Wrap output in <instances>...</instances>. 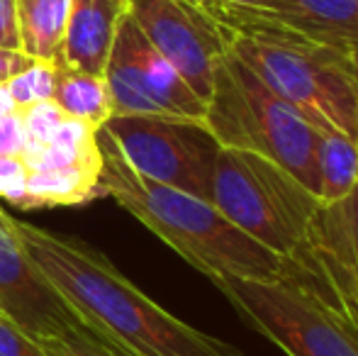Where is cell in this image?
Instances as JSON below:
<instances>
[{
  "instance_id": "cell-24",
  "label": "cell",
  "mask_w": 358,
  "mask_h": 356,
  "mask_svg": "<svg viewBox=\"0 0 358 356\" xmlns=\"http://www.w3.org/2000/svg\"><path fill=\"white\" fill-rule=\"evenodd\" d=\"M44 349L49 356H115L100 344L90 342L88 337H59V339H44Z\"/></svg>"
},
{
  "instance_id": "cell-6",
  "label": "cell",
  "mask_w": 358,
  "mask_h": 356,
  "mask_svg": "<svg viewBox=\"0 0 358 356\" xmlns=\"http://www.w3.org/2000/svg\"><path fill=\"white\" fill-rule=\"evenodd\" d=\"M217 288L234 310L287 356H358V337L290 278H224Z\"/></svg>"
},
{
  "instance_id": "cell-8",
  "label": "cell",
  "mask_w": 358,
  "mask_h": 356,
  "mask_svg": "<svg viewBox=\"0 0 358 356\" xmlns=\"http://www.w3.org/2000/svg\"><path fill=\"white\" fill-rule=\"evenodd\" d=\"M283 276L358 337V185L346 200L317 210L300 247L285 257Z\"/></svg>"
},
{
  "instance_id": "cell-9",
  "label": "cell",
  "mask_w": 358,
  "mask_h": 356,
  "mask_svg": "<svg viewBox=\"0 0 358 356\" xmlns=\"http://www.w3.org/2000/svg\"><path fill=\"white\" fill-rule=\"evenodd\" d=\"M103 76L113 100V115L205 120L208 113V103L151 47L129 13L117 27Z\"/></svg>"
},
{
  "instance_id": "cell-16",
  "label": "cell",
  "mask_w": 358,
  "mask_h": 356,
  "mask_svg": "<svg viewBox=\"0 0 358 356\" xmlns=\"http://www.w3.org/2000/svg\"><path fill=\"white\" fill-rule=\"evenodd\" d=\"M317 198L322 205L346 200L358 185V142L341 132L322 129L317 142Z\"/></svg>"
},
{
  "instance_id": "cell-19",
  "label": "cell",
  "mask_w": 358,
  "mask_h": 356,
  "mask_svg": "<svg viewBox=\"0 0 358 356\" xmlns=\"http://www.w3.org/2000/svg\"><path fill=\"white\" fill-rule=\"evenodd\" d=\"M54 78H57V62H39L32 59L27 69L10 78L8 86L13 95L17 110L27 108V105L42 103V100H52L54 95Z\"/></svg>"
},
{
  "instance_id": "cell-28",
  "label": "cell",
  "mask_w": 358,
  "mask_h": 356,
  "mask_svg": "<svg viewBox=\"0 0 358 356\" xmlns=\"http://www.w3.org/2000/svg\"><path fill=\"white\" fill-rule=\"evenodd\" d=\"M346 62H349L351 73H354V78L358 81V42L346 47Z\"/></svg>"
},
{
  "instance_id": "cell-4",
  "label": "cell",
  "mask_w": 358,
  "mask_h": 356,
  "mask_svg": "<svg viewBox=\"0 0 358 356\" xmlns=\"http://www.w3.org/2000/svg\"><path fill=\"white\" fill-rule=\"evenodd\" d=\"M205 124L220 147L261 154L317 195V142L322 129L273 93L229 49L217 66Z\"/></svg>"
},
{
  "instance_id": "cell-25",
  "label": "cell",
  "mask_w": 358,
  "mask_h": 356,
  "mask_svg": "<svg viewBox=\"0 0 358 356\" xmlns=\"http://www.w3.org/2000/svg\"><path fill=\"white\" fill-rule=\"evenodd\" d=\"M0 47L20 49L17 0H0Z\"/></svg>"
},
{
  "instance_id": "cell-17",
  "label": "cell",
  "mask_w": 358,
  "mask_h": 356,
  "mask_svg": "<svg viewBox=\"0 0 358 356\" xmlns=\"http://www.w3.org/2000/svg\"><path fill=\"white\" fill-rule=\"evenodd\" d=\"M52 100L66 115L85 122L105 124L113 118V100L105 83V76L76 71L66 64L57 62V78H54V95Z\"/></svg>"
},
{
  "instance_id": "cell-13",
  "label": "cell",
  "mask_w": 358,
  "mask_h": 356,
  "mask_svg": "<svg viewBox=\"0 0 358 356\" xmlns=\"http://www.w3.org/2000/svg\"><path fill=\"white\" fill-rule=\"evenodd\" d=\"M241 10L334 47H349L358 42V0H256L254 5H244Z\"/></svg>"
},
{
  "instance_id": "cell-21",
  "label": "cell",
  "mask_w": 358,
  "mask_h": 356,
  "mask_svg": "<svg viewBox=\"0 0 358 356\" xmlns=\"http://www.w3.org/2000/svg\"><path fill=\"white\" fill-rule=\"evenodd\" d=\"M0 356H49L44 344L0 310Z\"/></svg>"
},
{
  "instance_id": "cell-3",
  "label": "cell",
  "mask_w": 358,
  "mask_h": 356,
  "mask_svg": "<svg viewBox=\"0 0 358 356\" xmlns=\"http://www.w3.org/2000/svg\"><path fill=\"white\" fill-rule=\"evenodd\" d=\"M227 49L315 127L358 142V81L346 47L317 42L241 8H210Z\"/></svg>"
},
{
  "instance_id": "cell-27",
  "label": "cell",
  "mask_w": 358,
  "mask_h": 356,
  "mask_svg": "<svg viewBox=\"0 0 358 356\" xmlns=\"http://www.w3.org/2000/svg\"><path fill=\"white\" fill-rule=\"evenodd\" d=\"M10 113H17V105H15L13 95L5 83H0V115H10Z\"/></svg>"
},
{
  "instance_id": "cell-22",
  "label": "cell",
  "mask_w": 358,
  "mask_h": 356,
  "mask_svg": "<svg viewBox=\"0 0 358 356\" xmlns=\"http://www.w3.org/2000/svg\"><path fill=\"white\" fill-rule=\"evenodd\" d=\"M24 183H27V166L22 157L0 154V203L8 200V203L22 205Z\"/></svg>"
},
{
  "instance_id": "cell-30",
  "label": "cell",
  "mask_w": 358,
  "mask_h": 356,
  "mask_svg": "<svg viewBox=\"0 0 358 356\" xmlns=\"http://www.w3.org/2000/svg\"><path fill=\"white\" fill-rule=\"evenodd\" d=\"M190 3H195V5H200V8H203V0H190Z\"/></svg>"
},
{
  "instance_id": "cell-7",
  "label": "cell",
  "mask_w": 358,
  "mask_h": 356,
  "mask_svg": "<svg viewBox=\"0 0 358 356\" xmlns=\"http://www.w3.org/2000/svg\"><path fill=\"white\" fill-rule=\"evenodd\" d=\"M139 176L210 200L220 142L205 120L173 115H113L103 124Z\"/></svg>"
},
{
  "instance_id": "cell-11",
  "label": "cell",
  "mask_w": 358,
  "mask_h": 356,
  "mask_svg": "<svg viewBox=\"0 0 358 356\" xmlns=\"http://www.w3.org/2000/svg\"><path fill=\"white\" fill-rule=\"evenodd\" d=\"M129 17L208 103L217 66L227 57V37L213 15L190 0H129Z\"/></svg>"
},
{
  "instance_id": "cell-1",
  "label": "cell",
  "mask_w": 358,
  "mask_h": 356,
  "mask_svg": "<svg viewBox=\"0 0 358 356\" xmlns=\"http://www.w3.org/2000/svg\"><path fill=\"white\" fill-rule=\"evenodd\" d=\"M15 229L32 262L117 356H244L164 310L78 239L20 220Z\"/></svg>"
},
{
  "instance_id": "cell-20",
  "label": "cell",
  "mask_w": 358,
  "mask_h": 356,
  "mask_svg": "<svg viewBox=\"0 0 358 356\" xmlns=\"http://www.w3.org/2000/svg\"><path fill=\"white\" fill-rule=\"evenodd\" d=\"M17 113L29 142H44L54 132V127L66 118V113L54 100H42V103L27 105V108L17 110Z\"/></svg>"
},
{
  "instance_id": "cell-15",
  "label": "cell",
  "mask_w": 358,
  "mask_h": 356,
  "mask_svg": "<svg viewBox=\"0 0 358 356\" xmlns=\"http://www.w3.org/2000/svg\"><path fill=\"white\" fill-rule=\"evenodd\" d=\"M71 0H17L20 49L29 59L57 62L69 24Z\"/></svg>"
},
{
  "instance_id": "cell-2",
  "label": "cell",
  "mask_w": 358,
  "mask_h": 356,
  "mask_svg": "<svg viewBox=\"0 0 358 356\" xmlns=\"http://www.w3.org/2000/svg\"><path fill=\"white\" fill-rule=\"evenodd\" d=\"M95 139L103 154V195L117 200L120 208L134 215L146 229L164 239L213 283L224 278H283L285 259L241 232L210 200L139 176L124 162L120 147L103 124L95 132Z\"/></svg>"
},
{
  "instance_id": "cell-29",
  "label": "cell",
  "mask_w": 358,
  "mask_h": 356,
  "mask_svg": "<svg viewBox=\"0 0 358 356\" xmlns=\"http://www.w3.org/2000/svg\"><path fill=\"white\" fill-rule=\"evenodd\" d=\"M256 0H203V8H217V5H234V8H244V5H254Z\"/></svg>"
},
{
  "instance_id": "cell-18",
  "label": "cell",
  "mask_w": 358,
  "mask_h": 356,
  "mask_svg": "<svg viewBox=\"0 0 358 356\" xmlns=\"http://www.w3.org/2000/svg\"><path fill=\"white\" fill-rule=\"evenodd\" d=\"M98 139H90L85 144H59V142H27L22 152V162L27 171H52L80 164L85 159H93L98 154Z\"/></svg>"
},
{
  "instance_id": "cell-5",
  "label": "cell",
  "mask_w": 358,
  "mask_h": 356,
  "mask_svg": "<svg viewBox=\"0 0 358 356\" xmlns=\"http://www.w3.org/2000/svg\"><path fill=\"white\" fill-rule=\"evenodd\" d=\"M210 203L278 257L300 247L320 198L292 178L283 166L256 152L222 147L215 162Z\"/></svg>"
},
{
  "instance_id": "cell-23",
  "label": "cell",
  "mask_w": 358,
  "mask_h": 356,
  "mask_svg": "<svg viewBox=\"0 0 358 356\" xmlns=\"http://www.w3.org/2000/svg\"><path fill=\"white\" fill-rule=\"evenodd\" d=\"M27 132L24 124L20 120V113L0 115V154L5 157H22V152L27 149Z\"/></svg>"
},
{
  "instance_id": "cell-14",
  "label": "cell",
  "mask_w": 358,
  "mask_h": 356,
  "mask_svg": "<svg viewBox=\"0 0 358 356\" xmlns=\"http://www.w3.org/2000/svg\"><path fill=\"white\" fill-rule=\"evenodd\" d=\"M100 169H103V154L98 152L93 159H85L73 166L27 171L24 198L20 208H71L88 203L103 195Z\"/></svg>"
},
{
  "instance_id": "cell-10",
  "label": "cell",
  "mask_w": 358,
  "mask_h": 356,
  "mask_svg": "<svg viewBox=\"0 0 358 356\" xmlns=\"http://www.w3.org/2000/svg\"><path fill=\"white\" fill-rule=\"evenodd\" d=\"M0 310L39 342L59 337H88L90 342L115 354L32 262L15 229V218L5 213L3 205H0Z\"/></svg>"
},
{
  "instance_id": "cell-12",
  "label": "cell",
  "mask_w": 358,
  "mask_h": 356,
  "mask_svg": "<svg viewBox=\"0 0 358 356\" xmlns=\"http://www.w3.org/2000/svg\"><path fill=\"white\" fill-rule=\"evenodd\" d=\"M129 0H71L69 24L57 62L76 71L103 76Z\"/></svg>"
},
{
  "instance_id": "cell-26",
  "label": "cell",
  "mask_w": 358,
  "mask_h": 356,
  "mask_svg": "<svg viewBox=\"0 0 358 356\" xmlns=\"http://www.w3.org/2000/svg\"><path fill=\"white\" fill-rule=\"evenodd\" d=\"M32 59L22 49H3L0 47V83H8L13 76H17L22 69H27Z\"/></svg>"
}]
</instances>
